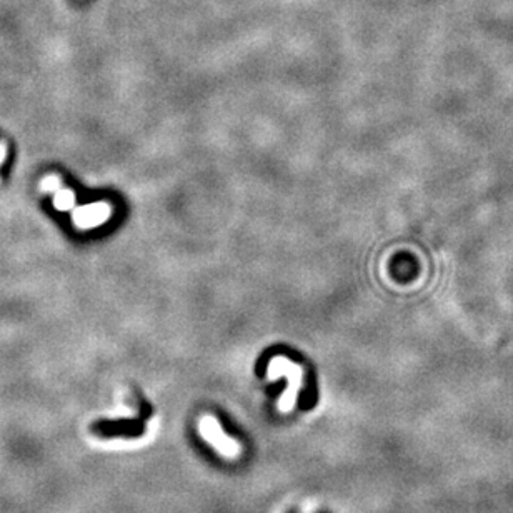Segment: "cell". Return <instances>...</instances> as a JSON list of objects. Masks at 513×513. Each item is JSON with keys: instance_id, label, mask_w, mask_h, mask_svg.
<instances>
[{"instance_id": "obj_6", "label": "cell", "mask_w": 513, "mask_h": 513, "mask_svg": "<svg viewBox=\"0 0 513 513\" xmlns=\"http://www.w3.org/2000/svg\"><path fill=\"white\" fill-rule=\"evenodd\" d=\"M7 157V144L6 142H0V167L3 165Z\"/></svg>"}, {"instance_id": "obj_4", "label": "cell", "mask_w": 513, "mask_h": 513, "mask_svg": "<svg viewBox=\"0 0 513 513\" xmlns=\"http://www.w3.org/2000/svg\"><path fill=\"white\" fill-rule=\"evenodd\" d=\"M75 202V195L74 192L70 189H66V187H59L57 190L54 192V207L57 210L66 212L68 208H72V205Z\"/></svg>"}, {"instance_id": "obj_1", "label": "cell", "mask_w": 513, "mask_h": 513, "mask_svg": "<svg viewBox=\"0 0 513 513\" xmlns=\"http://www.w3.org/2000/svg\"><path fill=\"white\" fill-rule=\"evenodd\" d=\"M282 375L289 378V388L282 393L277 408L282 413H287L290 410H293L295 404H297L298 392H300L302 387V369L287 360V358L277 357L273 358L270 367H268V380H277Z\"/></svg>"}, {"instance_id": "obj_5", "label": "cell", "mask_w": 513, "mask_h": 513, "mask_svg": "<svg viewBox=\"0 0 513 513\" xmlns=\"http://www.w3.org/2000/svg\"><path fill=\"white\" fill-rule=\"evenodd\" d=\"M62 185L61 178L57 177V175H47V177L44 178V181L40 182V190L42 192H54L59 189V187Z\"/></svg>"}, {"instance_id": "obj_2", "label": "cell", "mask_w": 513, "mask_h": 513, "mask_svg": "<svg viewBox=\"0 0 513 513\" xmlns=\"http://www.w3.org/2000/svg\"><path fill=\"white\" fill-rule=\"evenodd\" d=\"M199 434L200 437L207 440L210 445L215 448L225 459H237L240 455V445L235 442L233 438H230L229 435H225V431L222 430L220 422L215 417L205 415L199 420Z\"/></svg>"}, {"instance_id": "obj_3", "label": "cell", "mask_w": 513, "mask_h": 513, "mask_svg": "<svg viewBox=\"0 0 513 513\" xmlns=\"http://www.w3.org/2000/svg\"><path fill=\"white\" fill-rule=\"evenodd\" d=\"M107 212L109 210H107L105 205H89V207H82L74 212V222L80 229H87V227L104 222Z\"/></svg>"}]
</instances>
